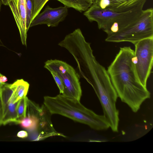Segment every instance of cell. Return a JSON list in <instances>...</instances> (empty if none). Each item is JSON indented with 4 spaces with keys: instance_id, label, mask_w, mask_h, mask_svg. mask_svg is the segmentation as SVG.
Instances as JSON below:
<instances>
[{
    "instance_id": "1",
    "label": "cell",
    "mask_w": 153,
    "mask_h": 153,
    "mask_svg": "<svg viewBox=\"0 0 153 153\" xmlns=\"http://www.w3.org/2000/svg\"><path fill=\"white\" fill-rule=\"evenodd\" d=\"M134 57V51L130 47L120 48L107 71L118 97L136 113L150 98V93L137 76Z\"/></svg>"
},
{
    "instance_id": "2",
    "label": "cell",
    "mask_w": 153,
    "mask_h": 153,
    "mask_svg": "<svg viewBox=\"0 0 153 153\" xmlns=\"http://www.w3.org/2000/svg\"><path fill=\"white\" fill-rule=\"evenodd\" d=\"M44 104L51 114L62 115L97 131L105 130L109 128L103 115L96 114L84 106L80 101L62 94L53 97L45 96Z\"/></svg>"
},
{
    "instance_id": "3",
    "label": "cell",
    "mask_w": 153,
    "mask_h": 153,
    "mask_svg": "<svg viewBox=\"0 0 153 153\" xmlns=\"http://www.w3.org/2000/svg\"><path fill=\"white\" fill-rule=\"evenodd\" d=\"M145 3L124 12L101 9L93 3L84 12V15L89 21L96 22L98 28L109 35L120 30L137 20L143 11Z\"/></svg>"
},
{
    "instance_id": "4",
    "label": "cell",
    "mask_w": 153,
    "mask_h": 153,
    "mask_svg": "<svg viewBox=\"0 0 153 153\" xmlns=\"http://www.w3.org/2000/svg\"><path fill=\"white\" fill-rule=\"evenodd\" d=\"M153 37V9L143 10L135 22L117 32L109 35L105 39L108 42H128L135 45L139 41Z\"/></svg>"
},
{
    "instance_id": "5",
    "label": "cell",
    "mask_w": 153,
    "mask_h": 153,
    "mask_svg": "<svg viewBox=\"0 0 153 153\" xmlns=\"http://www.w3.org/2000/svg\"><path fill=\"white\" fill-rule=\"evenodd\" d=\"M44 67L49 71L56 72L61 78L64 87L62 94L80 100L82 95L80 77L72 66L61 60L50 59L45 62Z\"/></svg>"
},
{
    "instance_id": "6",
    "label": "cell",
    "mask_w": 153,
    "mask_h": 153,
    "mask_svg": "<svg viewBox=\"0 0 153 153\" xmlns=\"http://www.w3.org/2000/svg\"><path fill=\"white\" fill-rule=\"evenodd\" d=\"M134 45L136 72L141 83L146 87L153 65V37L142 40Z\"/></svg>"
},
{
    "instance_id": "7",
    "label": "cell",
    "mask_w": 153,
    "mask_h": 153,
    "mask_svg": "<svg viewBox=\"0 0 153 153\" xmlns=\"http://www.w3.org/2000/svg\"><path fill=\"white\" fill-rule=\"evenodd\" d=\"M68 7L65 6L52 8L48 5L31 22L30 27L38 25H46L48 27L57 26L68 15Z\"/></svg>"
},
{
    "instance_id": "8",
    "label": "cell",
    "mask_w": 153,
    "mask_h": 153,
    "mask_svg": "<svg viewBox=\"0 0 153 153\" xmlns=\"http://www.w3.org/2000/svg\"><path fill=\"white\" fill-rule=\"evenodd\" d=\"M146 0H94V3L101 9L124 12L137 7Z\"/></svg>"
},
{
    "instance_id": "9",
    "label": "cell",
    "mask_w": 153,
    "mask_h": 153,
    "mask_svg": "<svg viewBox=\"0 0 153 153\" xmlns=\"http://www.w3.org/2000/svg\"><path fill=\"white\" fill-rule=\"evenodd\" d=\"M18 20L16 23L18 28L22 43L27 46V32L25 0H18Z\"/></svg>"
},
{
    "instance_id": "10",
    "label": "cell",
    "mask_w": 153,
    "mask_h": 153,
    "mask_svg": "<svg viewBox=\"0 0 153 153\" xmlns=\"http://www.w3.org/2000/svg\"><path fill=\"white\" fill-rule=\"evenodd\" d=\"M12 95L16 102L26 96L28 91L29 84L23 79H17L12 84H10Z\"/></svg>"
},
{
    "instance_id": "11",
    "label": "cell",
    "mask_w": 153,
    "mask_h": 153,
    "mask_svg": "<svg viewBox=\"0 0 153 153\" xmlns=\"http://www.w3.org/2000/svg\"><path fill=\"white\" fill-rule=\"evenodd\" d=\"M67 7L72 8L82 12H85L94 2V0H56Z\"/></svg>"
},
{
    "instance_id": "12",
    "label": "cell",
    "mask_w": 153,
    "mask_h": 153,
    "mask_svg": "<svg viewBox=\"0 0 153 153\" xmlns=\"http://www.w3.org/2000/svg\"><path fill=\"white\" fill-rule=\"evenodd\" d=\"M32 5V12L31 23L39 13L45 4L49 0H31Z\"/></svg>"
},
{
    "instance_id": "13",
    "label": "cell",
    "mask_w": 153,
    "mask_h": 153,
    "mask_svg": "<svg viewBox=\"0 0 153 153\" xmlns=\"http://www.w3.org/2000/svg\"><path fill=\"white\" fill-rule=\"evenodd\" d=\"M27 98V97L23 98L19 101L18 104L17 110L18 124L20 120L26 116Z\"/></svg>"
},
{
    "instance_id": "14",
    "label": "cell",
    "mask_w": 153,
    "mask_h": 153,
    "mask_svg": "<svg viewBox=\"0 0 153 153\" xmlns=\"http://www.w3.org/2000/svg\"><path fill=\"white\" fill-rule=\"evenodd\" d=\"M3 4L9 6L16 23L18 20V0H1Z\"/></svg>"
},
{
    "instance_id": "15",
    "label": "cell",
    "mask_w": 153,
    "mask_h": 153,
    "mask_svg": "<svg viewBox=\"0 0 153 153\" xmlns=\"http://www.w3.org/2000/svg\"><path fill=\"white\" fill-rule=\"evenodd\" d=\"M26 12V26L28 31L30 28L32 12V5L31 0H25Z\"/></svg>"
},
{
    "instance_id": "16",
    "label": "cell",
    "mask_w": 153,
    "mask_h": 153,
    "mask_svg": "<svg viewBox=\"0 0 153 153\" xmlns=\"http://www.w3.org/2000/svg\"><path fill=\"white\" fill-rule=\"evenodd\" d=\"M52 75L55 82L59 90L60 93L62 94L63 93L64 87L63 82L57 74L55 72L50 71Z\"/></svg>"
},
{
    "instance_id": "17",
    "label": "cell",
    "mask_w": 153,
    "mask_h": 153,
    "mask_svg": "<svg viewBox=\"0 0 153 153\" xmlns=\"http://www.w3.org/2000/svg\"><path fill=\"white\" fill-rule=\"evenodd\" d=\"M3 106L0 91V126L2 125Z\"/></svg>"
},
{
    "instance_id": "18",
    "label": "cell",
    "mask_w": 153,
    "mask_h": 153,
    "mask_svg": "<svg viewBox=\"0 0 153 153\" xmlns=\"http://www.w3.org/2000/svg\"><path fill=\"white\" fill-rule=\"evenodd\" d=\"M28 136V133L27 131L22 130L19 131L17 134V136L21 138H25L27 137Z\"/></svg>"
},
{
    "instance_id": "19",
    "label": "cell",
    "mask_w": 153,
    "mask_h": 153,
    "mask_svg": "<svg viewBox=\"0 0 153 153\" xmlns=\"http://www.w3.org/2000/svg\"><path fill=\"white\" fill-rule=\"evenodd\" d=\"M7 81V77L3 75L0 76V84L6 82Z\"/></svg>"
},
{
    "instance_id": "20",
    "label": "cell",
    "mask_w": 153,
    "mask_h": 153,
    "mask_svg": "<svg viewBox=\"0 0 153 153\" xmlns=\"http://www.w3.org/2000/svg\"><path fill=\"white\" fill-rule=\"evenodd\" d=\"M2 3L1 0H0V12L1 9V5ZM1 46H4V45L3 43L1 41V39H0V47Z\"/></svg>"
},
{
    "instance_id": "21",
    "label": "cell",
    "mask_w": 153,
    "mask_h": 153,
    "mask_svg": "<svg viewBox=\"0 0 153 153\" xmlns=\"http://www.w3.org/2000/svg\"><path fill=\"white\" fill-rule=\"evenodd\" d=\"M3 75L0 73V76H2Z\"/></svg>"
}]
</instances>
